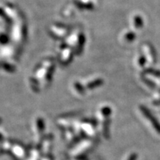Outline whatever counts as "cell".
Here are the masks:
<instances>
[{
	"label": "cell",
	"mask_w": 160,
	"mask_h": 160,
	"mask_svg": "<svg viewBox=\"0 0 160 160\" xmlns=\"http://www.w3.org/2000/svg\"><path fill=\"white\" fill-rule=\"evenodd\" d=\"M135 157H136V156H135V155H133V156H132V157H131V159H130L129 160H134V159H135Z\"/></svg>",
	"instance_id": "1"
}]
</instances>
